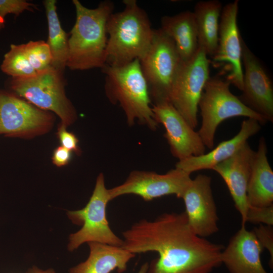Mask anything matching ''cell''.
<instances>
[{
	"label": "cell",
	"mask_w": 273,
	"mask_h": 273,
	"mask_svg": "<svg viewBox=\"0 0 273 273\" xmlns=\"http://www.w3.org/2000/svg\"><path fill=\"white\" fill-rule=\"evenodd\" d=\"M122 235L121 247L130 253L158 254L147 273H211L222 264L224 246L194 233L185 212L141 219Z\"/></svg>",
	"instance_id": "1"
},
{
	"label": "cell",
	"mask_w": 273,
	"mask_h": 273,
	"mask_svg": "<svg viewBox=\"0 0 273 273\" xmlns=\"http://www.w3.org/2000/svg\"><path fill=\"white\" fill-rule=\"evenodd\" d=\"M76 11L75 24L70 32L69 57L66 67L72 70L103 68L106 64L108 41L107 24L113 12L114 4L101 2L89 9L73 0Z\"/></svg>",
	"instance_id": "2"
},
{
	"label": "cell",
	"mask_w": 273,
	"mask_h": 273,
	"mask_svg": "<svg viewBox=\"0 0 273 273\" xmlns=\"http://www.w3.org/2000/svg\"><path fill=\"white\" fill-rule=\"evenodd\" d=\"M123 3V10L112 13L107 21L105 65L122 66L140 60L152 40L154 29L145 10L135 0Z\"/></svg>",
	"instance_id": "3"
},
{
	"label": "cell",
	"mask_w": 273,
	"mask_h": 273,
	"mask_svg": "<svg viewBox=\"0 0 273 273\" xmlns=\"http://www.w3.org/2000/svg\"><path fill=\"white\" fill-rule=\"evenodd\" d=\"M105 74V88L107 96L113 103H119L129 125L138 119L152 130L158 123L151 107L147 82L139 59L122 66L105 65L102 68Z\"/></svg>",
	"instance_id": "4"
},
{
	"label": "cell",
	"mask_w": 273,
	"mask_h": 273,
	"mask_svg": "<svg viewBox=\"0 0 273 273\" xmlns=\"http://www.w3.org/2000/svg\"><path fill=\"white\" fill-rule=\"evenodd\" d=\"M66 83L64 72L50 66L31 77L11 78L9 87L37 107L55 114L67 127L76 121L77 113L66 96Z\"/></svg>",
	"instance_id": "5"
},
{
	"label": "cell",
	"mask_w": 273,
	"mask_h": 273,
	"mask_svg": "<svg viewBox=\"0 0 273 273\" xmlns=\"http://www.w3.org/2000/svg\"><path fill=\"white\" fill-rule=\"evenodd\" d=\"M230 84L229 81L218 77H209L199 102L202 122L197 132L208 149L213 148L217 127L228 118L244 116L256 120L261 125L267 122L233 95L230 90Z\"/></svg>",
	"instance_id": "6"
},
{
	"label": "cell",
	"mask_w": 273,
	"mask_h": 273,
	"mask_svg": "<svg viewBox=\"0 0 273 273\" xmlns=\"http://www.w3.org/2000/svg\"><path fill=\"white\" fill-rule=\"evenodd\" d=\"M105 177L100 173L90 199L81 209L68 211L67 215L74 224L82 228L69 236L68 249L73 251L81 244L91 242L121 247L123 239L111 229L106 216V207L110 201Z\"/></svg>",
	"instance_id": "7"
},
{
	"label": "cell",
	"mask_w": 273,
	"mask_h": 273,
	"mask_svg": "<svg viewBox=\"0 0 273 273\" xmlns=\"http://www.w3.org/2000/svg\"><path fill=\"white\" fill-rule=\"evenodd\" d=\"M154 104L169 102L171 86L182 62L173 40L160 28L154 29L150 46L139 60Z\"/></svg>",
	"instance_id": "8"
},
{
	"label": "cell",
	"mask_w": 273,
	"mask_h": 273,
	"mask_svg": "<svg viewBox=\"0 0 273 273\" xmlns=\"http://www.w3.org/2000/svg\"><path fill=\"white\" fill-rule=\"evenodd\" d=\"M56 116L12 92L0 89V135L31 139L50 132Z\"/></svg>",
	"instance_id": "9"
},
{
	"label": "cell",
	"mask_w": 273,
	"mask_h": 273,
	"mask_svg": "<svg viewBox=\"0 0 273 273\" xmlns=\"http://www.w3.org/2000/svg\"><path fill=\"white\" fill-rule=\"evenodd\" d=\"M209 77L207 55L199 47L191 59L181 62L169 95V102L194 129L198 123L199 102Z\"/></svg>",
	"instance_id": "10"
},
{
	"label": "cell",
	"mask_w": 273,
	"mask_h": 273,
	"mask_svg": "<svg viewBox=\"0 0 273 273\" xmlns=\"http://www.w3.org/2000/svg\"><path fill=\"white\" fill-rule=\"evenodd\" d=\"M190 175L177 168L165 174L133 171L123 184L108 189V194L111 201L127 194L138 195L145 201L169 195L181 198L192 179Z\"/></svg>",
	"instance_id": "11"
},
{
	"label": "cell",
	"mask_w": 273,
	"mask_h": 273,
	"mask_svg": "<svg viewBox=\"0 0 273 273\" xmlns=\"http://www.w3.org/2000/svg\"><path fill=\"white\" fill-rule=\"evenodd\" d=\"M183 199L188 223L197 236L206 238L218 231V217L211 188V177L198 174L185 191Z\"/></svg>",
	"instance_id": "12"
},
{
	"label": "cell",
	"mask_w": 273,
	"mask_h": 273,
	"mask_svg": "<svg viewBox=\"0 0 273 273\" xmlns=\"http://www.w3.org/2000/svg\"><path fill=\"white\" fill-rule=\"evenodd\" d=\"M152 111L156 121L165 129L164 137L172 155L178 161L205 153L204 146L199 133L169 102L153 104Z\"/></svg>",
	"instance_id": "13"
},
{
	"label": "cell",
	"mask_w": 273,
	"mask_h": 273,
	"mask_svg": "<svg viewBox=\"0 0 273 273\" xmlns=\"http://www.w3.org/2000/svg\"><path fill=\"white\" fill-rule=\"evenodd\" d=\"M239 1L224 6L221 12L218 43L212 57L214 62L226 64L229 71L227 81L241 91L243 89V71L242 63V37L237 25Z\"/></svg>",
	"instance_id": "14"
},
{
	"label": "cell",
	"mask_w": 273,
	"mask_h": 273,
	"mask_svg": "<svg viewBox=\"0 0 273 273\" xmlns=\"http://www.w3.org/2000/svg\"><path fill=\"white\" fill-rule=\"evenodd\" d=\"M242 63L244 68L241 102L264 118L273 121V90L270 80L259 60L242 39Z\"/></svg>",
	"instance_id": "15"
},
{
	"label": "cell",
	"mask_w": 273,
	"mask_h": 273,
	"mask_svg": "<svg viewBox=\"0 0 273 273\" xmlns=\"http://www.w3.org/2000/svg\"><path fill=\"white\" fill-rule=\"evenodd\" d=\"M255 151L246 142L229 158L219 163L212 170L224 181L240 213L242 225H245L248 205L247 189Z\"/></svg>",
	"instance_id": "16"
},
{
	"label": "cell",
	"mask_w": 273,
	"mask_h": 273,
	"mask_svg": "<svg viewBox=\"0 0 273 273\" xmlns=\"http://www.w3.org/2000/svg\"><path fill=\"white\" fill-rule=\"evenodd\" d=\"M262 250L253 231L241 225L222 250V264L229 273H267L261 261Z\"/></svg>",
	"instance_id": "17"
},
{
	"label": "cell",
	"mask_w": 273,
	"mask_h": 273,
	"mask_svg": "<svg viewBox=\"0 0 273 273\" xmlns=\"http://www.w3.org/2000/svg\"><path fill=\"white\" fill-rule=\"evenodd\" d=\"M261 124L255 119L244 120L239 132L232 139L221 142L209 153L199 156H191L178 161L175 168L191 174L204 169H212L219 163L229 158L237 152L249 138L256 134Z\"/></svg>",
	"instance_id": "18"
},
{
	"label": "cell",
	"mask_w": 273,
	"mask_h": 273,
	"mask_svg": "<svg viewBox=\"0 0 273 273\" xmlns=\"http://www.w3.org/2000/svg\"><path fill=\"white\" fill-rule=\"evenodd\" d=\"M267 145L262 136L255 151L247 189L248 206L273 205V171L268 161Z\"/></svg>",
	"instance_id": "19"
},
{
	"label": "cell",
	"mask_w": 273,
	"mask_h": 273,
	"mask_svg": "<svg viewBox=\"0 0 273 273\" xmlns=\"http://www.w3.org/2000/svg\"><path fill=\"white\" fill-rule=\"evenodd\" d=\"M87 244L88 258L70 268L69 273H110L115 270L122 273L126 270L129 261L135 256L120 246L94 242Z\"/></svg>",
	"instance_id": "20"
},
{
	"label": "cell",
	"mask_w": 273,
	"mask_h": 273,
	"mask_svg": "<svg viewBox=\"0 0 273 273\" xmlns=\"http://www.w3.org/2000/svg\"><path fill=\"white\" fill-rule=\"evenodd\" d=\"M160 29L174 42L182 61L191 59L198 48V33L193 12L185 11L161 19Z\"/></svg>",
	"instance_id": "21"
},
{
	"label": "cell",
	"mask_w": 273,
	"mask_h": 273,
	"mask_svg": "<svg viewBox=\"0 0 273 273\" xmlns=\"http://www.w3.org/2000/svg\"><path fill=\"white\" fill-rule=\"evenodd\" d=\"M217 0L198 2L193 12L198 33L199 47L207 56L213 57L218 43L219 19L222 11Z\"/></svg>",
	"instance_id": "22"
},
{
	"label": "cell",
	"mask_w": 273,
	"mask_h": 273,
	"mask_svg": "<svg viewBox=\"0 0 273 273\" xmlns=\"http://www.w3.org/2000/svg\"><path fill=\"white\" fill-rule=\"evenodd\" d=\"M56 3V0L43 2L49 30L48 39L46 42L52 57L51 66L64 72L69 57V37L61 27L57 13Z\"/></svg>",
	"instance_id": "23"
},
{
	"label": "cell",
	"mask_w": 273,
	"mask_h": 273,
	"mask_svg": "<svg viewBox=\"0 0 273 273\" xmlns=\"http://www.w3.org/2000/svg\"><path fill=\"white\" fill-rule=\"evenodd\" d=\"M1 69L11 78L29 77L37 73L28 59L24 44L11 45L10 50L4 56Z\"/></svg>",
	"instance_id": "24"
},
{
	"label": "cell",
	"mask_w": 273,
	"mask_h": 273,
	"mask_svg": "<svg viewBox=\"0 0 273 273\" xmlns=\"http://www.w3.org/2000/svg\"><path fill=\"white\" fill-rule=\"evenodd\" d=\"M24 46L28 59L37 73L51 66L52 57L46 42L30 41Z\"/></svg>",
	"instance_id": "25"
},
{
	"label": "cell",
	"mask_w": 273,
	"mask_h": 273,
	"mask_svg": "<svg viewBox=\"0 0 273 273\" xmlns=\"http://www.w3.org/2000/svg\"><path fill=\"white\" fill-rule=\"evenodd\" d=\"M36 6L25 0H0V31L5 27V18L8 14L18 16L25 11H33Z\"/></svg>",
	"instance_id": "26"
},
{
	"label": "cell",
	"mask_w": 273,
	"mask_h": 273,
	"mask_svg": "<svg viewBox=\"0 0 273 273\" xmlns=\"http://www.w3.org/2000/svg\"><path fill=\"white\" fill-rule=\"evenodd\" d=\"M246 222L272 226L273 224V205L267 207L249 206Z\"/></svg>",
	"instance_id": "27"
},
{
	"label": "cell",
	"mask_w": 273,
	"mask_h": 273,
	"mask_svg": "<svg viewBox=\"0 0 273 273\" xmlns=\"http://www.w3.org/2000/svg\"><path fill=\"white\" fill-rule=\"evenodd\" d=\"M271 226L260 224L253 230L257 240L264 250L267 249L270 254L269 262L270 267L273 266V230Z\"/></svg>",
	"instance_id": "28"
},
{
	"label": "cell",
	"mask_w": 273,
	"mask_h": 273,
	"mask_svg": "<svg viewBox=\"0 0 273 273\" xmlns=\"http://www.w3.org/2000/svg\"><path fill=\"white\" fill-rule=\"evenodd\" d=\"M57 136L61 146L66 149L79 154L80 148L78 146V139L73 133L67 130V127L60 123L57 129Z\"/></svg>",
	"instance_id": "29"
},
{
	"label": "cell",
	"mask_w": 273,
	"mask_h": 273,
	"mask_svg": "<svg viewBox=\"0 0 273 273\" xmlns=\"http://www.w3.org/2000/svg\"><path fill=\"white\" fill-rule=\"evenodd\" d=\"M72 157V152L59 146L53 151L52 160L53 163L57 167H62L67 165Z\"/></svg>",
	"instance_id": "30"
},
{
	"label": "cell",
	"mask_w": 273,
	"mask_h": 273,
	"mask_svg": "<svg viewBox=\"0 0 273 273\" xmlns=\"http://www.w3.org/2000/svg\"><path fill=\"white\" fill-rule=\"evenodd\" d=\"M26 273H56L53 268H49L46 270L39 269L37 267L34 266L29 268Z\"/></svg>",
	"instance_id": "31"
},
{
	"label": "cell",
	"mask_w": 273,
	"mask_h": 273,
	"mask_svg": "<svg viewBox=\"0 0 273 273\" xmlns=\"http://www.w3.org/2000/svg\"><path fill=\"white\" fill-rule=\"evenodd\" d=\"M148 262H145L143 264L137 273H147V271L148 268Z\"/></svg>",
	"instance_id": "32"
}]
</instances>
